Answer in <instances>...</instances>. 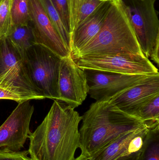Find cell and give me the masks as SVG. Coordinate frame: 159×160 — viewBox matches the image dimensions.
I'll use <instances>...</instances> for the list:
<instances>
[{"instance_id": "cell-10", "label": "cell", "mask_w": 159, "mask_h": 160, "mask_svg": "<svg viewBox=\"0 0 159 160\" xmlns=\"http://www.w3.org/2000/svg\"><path fill=\"white\" fill-rule=\"evenodd\" d=\"M0 83L17 87L40 100L45 99L31 83L23 67L21 53L7 37L0 38Z\"/></svg>"}, {"instance_id": "cell-2", "label": "cell", "mask_w": 159, "mask_h": 160, "mask_svg": "<svg viewBox=\"0 0 159 160\" xmlns=\"http://www.w3.org/2000/svg\"><path fill=\"white\" fill-rule=\"evenodd\" d=\"M81 155L90 157L121 135L146 126L109 101L95 102L82 116Z\"/></svg>"}, {"instance_id": "cell-22", "label": "cell", "mask_w": 159, "mask_h": 160, "mask_svg": "<svg viewBox=\"0 0 159 160\" xmlns=\"http://www.w3.org/2000/svg\"><path fill=\"white\" fill-rule=\"evenodd\" d=\"M12 0H0V38L7 36L12 27Z\"/></svg>"}, {"instance_id": "cell-18", "label": "cell", "mask_w": 159, "mask_h": 160, "mask_svg": "<svg viewBox=\"0 0 159 160\" xmlns=\"http://www.w3.org/2000/svg\"><path fill=\"white\" fill-rule=\"evenodd\" d=\"M138 160H159V126L148 130Z\"/></svg>"}, {"instance_id": "cell-20", "label": "cell", "mask_w": 159, "mask_h": 160, "mask_svg": "<svg viewBox=\"0 0 159 160\" xmlns=\"http://www.w3.org/2000/svg\"><path fill=\"white\" fill-rule=\"evenodd\" d=\"M0 99L11 100L23 102L30 100H40L37 96L17 87L0 83Z\"/></svg>"}, {"instance_id": "cell-8", "label": "cell", "mask_w": 159, "mask_h": 160, "mask_svg": "<svg viewBox=\"0 0 159 160\" xmlns=\"http://www.w3.org/2000/svg\"><path fill=\"white\" fill-rule=\"evenodd\" d=\"M58 87L59 101L74 109L82 104L88 95L85 70L78 66L71 55L61 58Z\"/></svg>"}, {"instance_id": "cell-13", "label": "cell", "mask_w": 159, "mask_h": 160, "mask_svg": "<svg viewBox=\"0 0 159 160\" xmlns=\"http://www.w3.org/2000/svg\"><path fill=\"white\" fill-rule=\"evenodd\" d=\"M158 94L159 75L150 77L145 82L115 96L109 102L124 112L134 117L144 102Z\"/></svg>"}, {"instance_id": "cell-14", "label": "cell", "mask_w": 159, "mask_h": 160, "mask_svg": "<svg viewBox=\"0 0 159 160\" xmlns=\"http://www.w3.org/2000/svg\"><path fill=\"white\" fill-rule=\"evenodd\" d=\"M111 2H103L74 31L71 36V56L87 46L99 33L103 25Z\"/></svg>"}, {"instance_id": "cell-26", "label": "cell", "mask_w": 159, "mask_h": 160, "mask_svg": "<svg viewBox=\"0 0 159 160\" xmlns=\"http://www.w3.org/2000/svg\"><path fill=\"white\" fill-rule=\"evenodd\" d=\"M75 160H90V158L89 157H86L84 155H80L77 158H76Z\"/></svg>"}, {"instance_id": "cell-6", "label": "cell", "mask_w": 159, "mask_h": 160, "mask_svg": "<svg viewBox=\"0 0 159 160\" xmlns=\"http://www.w3.org/2000/svg\"><path fill=\"white\" fill-rule=\"evenodd\" d=\"M84 70L131 75L155 76L159 75L158 69L144 55H115L84 57L73 59Z\"/></svg>"}, {"instance_id": "cell-15", "label": "cell", "mask_w": 159, "mask_h": 160, "mask_svg": "<svg viewBox=\"0 0 159 160\" xmlns=\"http://www.w3.org/2000/svg\"><path fill=\"white\" fill-rule=\"evenodd\" d=\"M66 1L71 37L77 28L103 2L99 0H66Z\"/></svg>"}, {"instance_id": "cell-19", "label": "cell", "mask_w": 159, "mask_h": 160, "mask_svg": "<svg viewBox=\"0 0 159 160\" xmlns=\"http://www.w3.org/2000/svg\"><path fill=\"white\" fill-rule=\"evenodd\" d=\"M53 26L70 51L71 35L64 27L52 0H39Z\"/></svg>"}, {"instance_id": "cell-11", "label": "cell", "mask_w": 159, "mask_h": 160, "mask_svg": "<svg viewBox=\"0 0 159 160\" xmlns=\"http://www.w3.org/2000/svg\"><path fill=\"white\" fill-rule=\"evenodd\" d=\"M29 24L32 29L35 44L46 47L61 58L71 55L39 0H29Z\"/></svg>"}, {"instance_id": "cell-16", "label": "cell", "mask_w": 159, "mask_h": 160, "mask_svg": "<svg viewBox=\"0 0 159 160\" xmlns=\"http://www.w3.org/2000/svg\"><path fill=\"white\" fill-rule=\"evenodd\" d=\"M134 117L143 122L148 129L159 126V94L144 102Z\"/></svg>"}, {"instance_id": "cell-3", "label": "cell", "mask_w": 159, "mask_h": 160, "mask_svg": "<svg viewBox=\"0 0 159 160\" xmlns=\"http://www.w3.org/2000/svg\"><path fill=\"white\" fill-rule=\"evenodd\" d=\"M118 54L144 55L123 0L111 1L99 33L87 46L71 56L76 59Z\"/></svg>"}, {"instance_id": "cell-27", "label": "cell", "mask_w": 159, "mask_h": 160, "mask_svg": "<svg viewBox=\"0 0 159 160\" xmlns=\"http://www.w3.org/2000/svg\"><path fill=\"white\" fill-rule=\"evenodd\" d=\"M101 2H111V1H113V0H99Z\"/></svg>"}, {"instance_id": "cell-9", "label": "cell", "mask_w": 159, "mask_h": 160, "mask_svg": "<svg viewBox=\"0 0 159 160\" xmlns=\"http://www.w3.org/2000/svg\"><path fill=\"white\" fill-rule=\"evenodd\" d=\"M34 107L30 100L20 102L0 127V150L19 151L30 134V126Z\"/></svg>"}, {"instance_id": "cell-4", "label": "cell", "mask_w": 159, "mask_h": 160, "mask_svg": "<svg viewBox=\"0 0 159 160\" xmlns=\"http://www.w3.org/2000/svg\"><path fill=\"white\" fill-rule=\"evenodd\" d=\"M22 58L26 75L35 90L45 98L59 101L58 83L62 58L37 44L26 49Z\"/></svg>"}, {"instance_id": "cell-24", "label": "cell", "mask_w": 159, "mask_h": 160, "mask_svg": "<svg viewBox=\"0 0 159 160\" xmlns=\"http://www.w3.org/2000/svg\"><path fill=\"white\" fill-rule=\"evenodd\" d=\"M28 151H11L0 150V160H32Z\"/></svg>"}, {"instance_id": "cell-1", "label": "cell", "mask_w": 159, "mask_h": 160, "mask_svg": "<svg viewBox=\"0 0 159 160\" xmlns=\"http://www.w3.org/2000/svg\"><path fill=\"white\" fill-rule=\"evenodd\" d=\"M82 116L72 106L54 100L48 113L29 136L32 160H75L81 146Z\"/></svg>"}, {"instance_id": "cell-25", "label": "cell", "mask_w": 159, "mask_h": 160, "mask_svg": "<svg viewBox=\"0 0 159 160\" xmlns=\"http://www.w3.org/2000/svg\"><path fill=\"white\" fill-rule=\"evenodd\" d=\"M140 152L139 153H134V154H131V155L121 157L115 160H138Z\"/></svg>"}, {"instance_id": "cell-17", "label": "cell", "mask_w": 159, "mask_h": 160, "mask_svg": "<svg viewBox=\"0 0 159 160\" xmlns=\"http://www.w3.org/2000/svg\"><path fill=\"white\" fill-rule=\"evenodd\" d=\"M7 37L21 55L26 49L35 44L32 29L30 24L13 27Z\"/></svg>"}, {"instance_id": "cell-21", "label": "cell", "mask_w": 159, "mask_h": 160, "mask_svg": "<svg viewBox=\"0 0 159 160\" xmlns=\"http://www.w3.org/2000/svg\"><path fill=\"white\" fill-rule=\"evenodd\" d=\"M11 18V28L29 24V0H12Z\"/></svg>"}, {"instance_id": "cell-5", "label": "cell", "mask_w": 159, "mask_h": 160, "mask_svg": "<svg viewBox=\"0 0 159 160\" xmlns=\"http://www.w3.org/2000/svg\"><path fill=\"white\" fill-rule=\"evenodd\" d=\"M157 0H130L126 8L144 55L159 65V20Z\"/></svg>"}, {"instance_id": "cell-7", "label": "cell", "mask_w": 159, "mask_h": 160, "mask_svg": "<svg viewBox=\"0 0 159 160\" xmlns=\"http://www.w3.org/2000/svg\"><path fill=\"white\" fill-rule=\"evenodd\" d=\"M88 94L97 102L109 101L115 96L145 82L152 76L85 70Z\"/></svg>"}, {"instance_id": "cell-12", "label": "cell", "mask_w": 159, "mask_h": 160, "mask_svg": "<svg viewBox=\"0 0 159 160\" xmlns=\"http://www.w3.org/2000/svg\"><path fill=\"white\" fill-rule=\"evenodd\" d=\"M148 130L144 126L121 135L91 155L90 160H115L139 153Z\"/></svg>"}, {"instance_id": "cell-23", "label": "cell", "mask_w": 159, "mask_h": 160, "mask_svg": "<svg viewBox=\"0 0 159 160\" xmlns=\"http://www.w3.org/2000/svg\"><path fill=\"white\" fill-rule=\"evenodd\" d=\"M52 1L63 25L70 34L67 1L66 0H52Z\"/></svg>"}]
</instances>
